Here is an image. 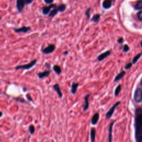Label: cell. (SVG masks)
<instances>
[{"label": "cell", "instance_id": "obj_1", "mask_svg": "<svg viewBox=\"0 0 142 142\" xmlns=\"http://www.w3.org/2000/svg\"><path fill=\"white\" fill-rule=\"evenodd\" d=\"M135 139L137 142H142V108H138L135 111Z\"/></svg>", "mask_w": 142, "mask_h": 142}, {"label": "cell", "instance_id": "obj_2", "mask_svg": "<svg viewBox=\"0 0 142 142\" xmlns=\"http://www.w3.org/2000/svg\"><path fill=\"white\" fill-rule=\"evenodd\" d=\"M37 62V59H35L32 60L31 62L29 63L26 64H22V65H18L17 66L15 67L16 70H19V69H23V70H28L32 68H33L34 66L36 65V64Z\"/></svg>", "mask_w": 142, "mask_h": 142}, {"label": "cell", "instance_id": "obj_3", "mask_svg": "<svg viewBox=\"0 0 142 142\" xmlns=\"http://www.w3.org/2000/svg\"><path fill=\"white\" fill-rule=\"evenodd\" d=\"M56 49V46L54 44H49L47 47H42L41 48V51L42 53L46 54H49L54 52Z\"/></svg>", "mask_w": 142, "mask_h": 142}, {"label": "cell", "instance_id": "obj_4", "mask_svg": "<svg viewBox=\"0 0 142 142\" xmlns=\"http://www.w3.org/2000/svg\"><path fill=\"white\" fill-rule=\"evenodd\" d=\"M134 99L137 103H140L142 101V89H136L134 94Z\"/></svg>", "mask_w": 142, "mask_h": 142}, {"label": "cell", "instance_id": "obj_5", "mask_svg": "<svg viewBox=\"0 0 142 142\" xmlns=\"http://www.w3.org/2000/svg\"><path fill=\"white\" fill-rule=\"evenodd\" d=\"M120 104V102L118 101V102H117V103H115V104H114L113 106L108 111V112L106 113V119H109L112 117L114 111H115V109L117 108V106H118Z\"/></svg>", "mask_w": 142, "mask_h": 142}, {"label": "cell", "instance_id": "obj_6", "mask_svg": "<svg viewBox=\"0 0 142 142\" xmlns=\"http://www.w3.org/2000/svg\"><path fill=\"white\" fill-rule=\"evenodd\" d=\"M25 3L24 0H17V2H16V7L18 11V12H21L23 11L25 8Z\"/></svg>", "mask_w": 142, "mask_h": 142}, {"label": "cell", "instance_id": "obj_7", "mask_svg": "<svg viewBox=\"0 0 142 142\" xmlns=\"http://www.w3.org/2000/svg\"><path fill=\"white\" fill-rule=\"evenodd\" d=\"M30 30L31 27L29 26H23L21 28L13 29V31L16 33H27Z\"/></svg>", "mask_w": 142, "mask_h": 142}, {"label": "cell", "instance_id": "obj_8", "mask_svg": "<svg viewBox=\"0 0 142 142\" xmlns=\"http://www.w3.org/2000/svg\"><path fill=\"white\" fill-rule=\"evenodd\" d=\"M51 73V71H50V69H47V70H45L43 72H39L37 74V75L40 79H43L49 76Z\"/></svg>", "mask_w": 142, "mask_h": 142}, {"label": "cell", "instance_id": "obj_9", "mask_svg": "<svg viewBox=\"0 0 142 142\" xmlns=\"http://www.w3.org/2000/svg\"><path fill=\"white\" fill-rule=\"evenodd\" d=\"M111 54V51H106V52H104L101 53L100 55L98 56L97 57V59L99 62H101V61H103V59H104L108 57V56H110Z\"/></svg>", "mask_w": 142, "mask_h": 142}, {"label": "cell", "instance_id": "obj_10", "mask_svg": "<svg viewBox=\"0 0 142 142\" xmlns=\"http://www.w3.org/2000/svg\"><path fill=\"white\" fill-rule=\"evenodd\" d=\"M91 95V93H89V94H87L86 96L84 97V105L83 108V111H86L87 110H88L89 108V98Z\"/></svg>", "mask_w": 142, "mask_h": 142}, {"label": "cell", "instance_id": "obj_11", "mask_svg": "<svg viewBox=\"0 0 142 142\" xmlns=\"http://www.w3.org/2000/svg\"><path fill=\"white\" fill-rule=\"evenodd\" d=\"M115 123V121H113L109 124V127L108 129V141L109 142H112V133H113V127Z\"/></svg>", "mask_w": 142, "mask_h": 142}, {"label": "cell", "instance_id": "obj_12", "mask_svg": "<svg viewBox=\"0 0 142 142\" xmlns=\"http://www.w3.org/2000/svg\"><path fill=\"white\" fill-rule=\"evenodd\" d=\"M53 88L54 89V90L56 92V93H57L58 96L59 98H62L63 97V94L61 92V89L60 87H59V85L58 83H56L55 84L53 85Z\"/></svg>", "mask_w": 142, "mask_h": 142}, {"label": "cell", "instance_id": "obj_13", "mask_svg": "<svg viewBox=\"0 0 142 142\" xmlns=\"http://www.w3.org/2000/svg\"><path fill=\"white\" fill-rule=\"evenodd\" d=\"M79 86H80V84L78 83H75V82H73V83H72L71 89V92L72 94H75L76 93L77 91V89H78Z\"/></svg>", "mask_w": 142, "mask_h": 142}, {"label": "cell", "instance_id": "obj_14", "mask_svg": "<svg viewBox=\"0 0 142 142\" xmlns=\"http://www.w3.org/2000/svg\"><path fill=\"white\" fill-rule=\"evenodd\" d=\"M99 119V113H96L93 115L91 119V123L92 125H96L98 123V120Z\"/></svg>", "mask_w": 142, "mask_h": 142}, {"label": "cell", "instance_id": "obj_15", "mask_svg": "<svg viewBox=\"0 0 142 142\" xmlns=\"http://www.w3.org/2000/svg\"><path fill=\"white\" fill-rule=\"evenodd\" d=\"M112 1L111 0H104L102 4L103 7L105 9H110L112 6Z\"/></svg>", "mask_w": 142, "mask_h": 142}, {"label": "cell", "instance_id": "obj_16", "mask_svg": "<svg viewBox=\"0 0 142 142\" xmlns=\"http://www.w3.org/2000/svg\"><path fill=\"white\" fill-rule=\"evenodd\" d=\"M96 130L94 128H92L90 132V136H91V139L92 142H95V139H96Z\"/></svg>", "mask_w": 142, "mask_h": 142}, {"label": "cell", "instance_id": "obj_17", "mask_svg": "<svg viewBox=\"0 0 142 142\" xmlns=\"http://www.w3.org/2000/svg\"><path fill=\"white\" fill-rule=\"evenodd\" d=\"M125 75V72L124 71H121V72H120V73L118 74V75H117V76L115 77V78H114V82H117V81H118V80H121L123 77L124 75Z\"/></svg>", "mask_w": 142, "mask_h": 142}, {"label": "cell", "instance_id": "obj_18", "mask_svg": "<svg viewBox=\"0 0 142 142\" xmlns=\"http://www.w3.org/2000/svg\"><path fill=\"white\" fill-rule=\"evenodd\" d=\"M53 71H54L57 75H60V74H61V73H62V69H61L60 66L57 65V64H56V65L53 66Z\"/></svg>", "mask_w": 142, "mask_h": 142}, {"label": "cell", "instance_id": "obj_19", "mask_svg": "<svg viewBox=\"0 0 142 142\" xmlns=\"http://www.w3.org/2000/svg\"><path fill=\"white\" fill-rule=\"evenodd\" d=\"M52 9L50 6H44L42 9V13L44 15H47V14H49L51 9Z\"/></svg>", "mask_w": 142, "mask_h": 142}, {"label": "cell", "instance_id": "obj_20", "mask_svg": "<svg viewBox=\"0 0 142 142\" xmlns=\"http://www.w3.org/2000/svg\"><path fill=\"white\" fill-rule=\"evenodd\" d=\"M58 9H57V7L56 8H54L52 9V10L50 11L49 13V17H51V18H53L56 15H57V14L58 12Z\"/></svg>", "mask_w": 142, "mask_h": 142}, {"label": "cell", "instance_id": "obj_21", "mask_svg": "<svg viewBox=\"0 0 142 142\" xmlns=\"http://www.w3.org/2000/svg\"><path fill=\"white\" fill-rule=\"evenodd\" d=\"M101 18V15L99 14H96L93 16L91 21L94 23H98Z\"/></svg>", "mask_w": 142, "mask_h": 142}, {"label": "cell", "instance_id": "obj_22", "mask_svg": "<svg viewBox=\"0 0 142 142\" xmlns=\"http://www.w3.org/2000/svg\"><path fill=\"white\" fill-rule=\"evenodd\" d=\"M136 10H142V0H138L134 6Z\"/></svg>", "mask_w": 142, "mask_h": 142}, {"label": "cell", "instance_id": "obj_23", "mask_svg": "<svg viewBox=\"0 0 142 142\" xmlns=\"http://www.w3.org/2000/svg\"><path fill=\"white\" fill-rule=\"evenodd\" d=\"M142 56V51L140 53H139V54H137V55L133 58V60H132V63L135 64V63H136L137 61H138L139 59V58Z\"/></svg>", "mask_w": 142, "mask_h": 142}, {"label": "cell", "instance_id": "obj_24", "mask_svg": "<svg viewBox=\"0 0 142 142\" xmlns=\"http://www.w3.org/2000/svg\"><path fill=\"white\" fill-rule=\"evenodd\" d=\"M121 89H122V85L120 84H119L118 86L116 87L115 91H114V95L115 96H118L120 93V92L121 91Z\"/></svg>", "mask_w": 142, "mask_h": 142}, {"label": "cell", "instance_id": "obj_25", "mask_svg": "<svg viewBox=\"0 0 142 142\" xmlns=\"http://www.w3.org/2000/svg\"><path fill=\"white\" fill-rule=\"evenodd\" d=\"M58 11L60 12H63L66 9V5L64 4H61L57 7Z\"/></svg>", "mask_w": 142, "mask_h": 142}, {"label": "cell", "instance_id": "obj_26", "mask_svg": "<svg viewBox=\"0 0 142 142\" xmlns=\"http://www.w3.org/2000/svg\"><path fill=\"white\" fill-rule=\"evenodd\" d=\"M13 99L15 100L16 101L18 102L19 103H26V101L23 99V98L22 97H14L13 98Z\"/></svg>", "mask_w": 142, "mask_h": 142}, {"label": "cell", "instance_id": "obj_27", "mask_svg": "<svg viewBox=\"0 0 142 142\" xmlns=\"http://www.w3.org/2000/svg\"><path fill=\"white\" fill-rule=\"evenodd\" d=\"M29 131L31 135H33L35 132V127L33 125H30L29 126Z\"/></svg>", "mask_w": 142, "mask_h": 142}, {"label": "cell", "instance_id": "obj_28", "mask_svg": "<svg viewBox=\"0 0 142 142\" xmlns=\"http://www.w3.org/2000/svg\"><path fill=\"white\" fill-rule=\"evenodd\" d=\"M91 8H89V9H87V11H85V16H87V18H88V19L89 18L90 16H91V14H90V13H91Z\"/></svg>", "mask_w": 142, "mask_h": 142}, {"label": "cell", "instance_id": "obj_29", "mask_svg": "<svg viewBox=\"0 0 142 142\" xmlns=\"http://www.w3.org/2000/svg\"><path fill=\"white\" fill-rule=\"evenodd\" d=\"M132 65H133V63H132L129 62L128 63L125 64V66H124V68H125V69H126V70H128V69H130V68L132 67Z\"/></svg>", "mask_w": 142, "mask_h": 142}, {"label": "cell", "instance_id": "obj_30", "mask_svg": "<svg viewBox=\"0 0 142 142\" xmlns=\"http://www.w3.org/2000/svg\"><path fill=\"white\" fill-rule=\"evenodd\" d=\"M129 50V47L127 44H125L123 47V51L124 52H127Z\"/></svg>", "mask_w": 142, "mask_h": 142}, {"label": "cell", "instance_id": "obj_31", "mask_svg": "<svg viewBox=\"0 0 142 142\" xmlns=\"http://www.w3.org/2000/svg\"><path fill=\"white\" fill-rule=\"evenodd\" d=\"M137 17L139 19V20L142 21V10L139 11L137 14Z\"/></svg>", "mask_w": 142, "mask_h": 142}, {"label": "cell", "instance_id": "obj_32", "mask_svg": "<svg viewBox=\"0 0 142 142\" xmlns=\"http://www.w3.org/2000/svg\"><path fill=\"white\" fill-rule=\"evenodd\" d=\"M26 97L27 100H28L29 102H33V99H32V98L31 97V96L30 94L28 93V94L26 95Z\"/></svg>", "mask_w": 142, "mask_h": 142}, {"label": "cell", "instance_id": "obj_33", "mask_svg": "<svg viewBox=\"0 0 142 142\" xmlns=\"http://www.w3.org/2000/svg\"><path fill=\"white\" fill-rule=\"evenodd\" d=\"M44 66L47 68V69H50L51 68V64L49 63L46 62V63L44 64Z\"/></svg>", "mask_w": 142, "mask_h": 142}, {"label": "cell", "instance_id": "obj_34", "mask_svg": "<svg viewBox=\"0 0 142 142\" xmlns=\"http://www.w3.org/2000/svg\"><path fill=\"white\" fill-rule=\"evenodd\" d=\"M118 43H119V44H122L124 42V39L123 37H120L119 38H118Z\"/></svg>", "mask_w": 142, "mask_h": 142}, {"label": "cell", "instance_id": "obj_35", "mask_svg": "<svg viewBox=\"0 0 142 142\" xmlns=\"http://www.w3.org/2000/svg\"><path fill=\"white\" fill-rule=\"evenodd\" d=\"M44 2L47 4H52L54 1V0H44Z\"/></svg>", "mask_w": 142, "mask_h": 142}, {"label": "cell", "instance_id": "obj_36", "mask_svg": "<svg viewBox=\"0 0 142 142\" xmlns=\"http://www.w3.org/2000/svg\"><path fill=\"white\" fill-rule=\"evenodd\" d=\"M24 1H25L26 4H31L32 1H33V0H24Z\"/></svg>", "mask_w": 142, "mask_h": 142}, {"label": "cell", "instance_id": "obj_37", "mask_svg": "<svg viewBox=\"0 0 142 142\" xmlns=\"http://www.w3.org/2000/svg\"><path fill=\"white\" fill-rule=\"evenodd\" d=\"M68 53H69L68 51H66L65 52H64L63 54H64V55H65V56H67V55H68Z\"/></svg>", "mask_w": 142, "mask_h": 142}, {"label": "cell", "instance_id": "obj_38", "mask_svg": "<svg viewBox=\"0 0 142 142\" xmlns=\"http://www.w3.org/2000/svg\"><path fill=\"white\" fill-rule=\"evenodd\" d=\"M3 116V113L0 111V118Z\"/></svg>", "mask_w": 142, "mask_h": 142}, {"label": "cell", "instance_id": "obj_39", "mask_svg": "<svg viewBox=\"0 0 142 142\" xmlns=\"http://www.w3.org/2000/svg\"><path fill=\"white\" fill-rule=\"evenodd\" d=\"M140 85H141V86L142 87V79H141V80H140Z\"/></svg>", "mask_w": 142, "mask_h": 142}, {"label": "cell", "instance_id": "obj_40", "mask_svg": "<svg viewBox=\"0 0 142 142\" xmlns=\"http://www.w3.org/2000/svg\"><path fill=\"white\" fill-rule=\"evenodd\" d=\"M140 46H141V47H142V41H141V42H140Z\"/></svg>", "mask_w": 142, "mask_h": 142}, {"label": "cell", "instance_id": "obj_41", "mask_svg": "<svg viewBox=\"0 0 142 142\" xmlns=\"http://www.w3.org/2000/svg\"><path fill=\"white\" fill-rule=\"evenodd\" d=\"M1 137H0V142H1Z\"/></svg>", "mask_w": 142, "mask_h": 142}, {"label": "cell", "instance_id": "obj_42", "mask_svg": "<svg viewBox=\"0 0 142 142\" xmlns=\"http://www.w3.org/2000/svg\"><path fill=\"white\" fill-rule=\"evenodd\" d=\"M0 12H1V11H0ZM0 20H1V18L0 17Z\"/></svg>", "mask_w": 142, "mask_h": 142}, {"label": "cell", "instance_id": "obj_43", "mask_svg": "<svg viewBox=\"0 0 142 142\" xmlns=\"http://www.w3.org/2000/svg\"><path fill=\"white\" fill-rule=\"evenodd\" d=\"M111 1H113V0H111Z\"/></svg>", "mask_w": 142, "mask_h": 142}, {"label": "cell", "instance_id": "obj_44", "mask_svg": "<svg viewBox=\"0 0 142 142\" xmlns=\"http://www.w3.org/2000/svg\"><path fill=\"white\" fill-rule=\"evenodd\" d=\"M0 82H1V80H0Z\"/></svg>", "mask_w": 142, "mask_h": 142}, {"label": "cell", "instance_id": "obj_45", "mask_svg": "<svg viewBox=\"0 0 142 142\" xmlns=\"http://www.w3.org/2000/svg\"><path fill=\"white\" fill-rule=\"evenodd\" d=\"M33 1H35V0H33Z\"/></svg>", "mask_w": 142, "mask_h": 142}]
</instances>
